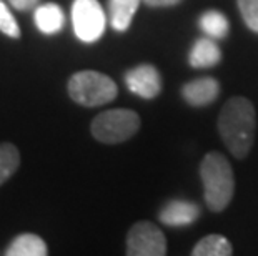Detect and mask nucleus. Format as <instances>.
Returning a JSON list of instances; mask_svg holds the SVG:
<instances>
[{"instance_id":"f257e3e1","label":"nucleus","mask_w":258,"mask_h":256,"mask_svg":"<svg viewBox=\"0 0 258 256\" xmlns=\"http://www.w3.org/2000/svg\"><path fill=\"white\" fill-rule=\"evenodd\" d=\"M218 132L230 153L237 158H245L253 146L256 132L253 103L245 97L230 99L218 117Z\"/></svg>"},{"instance_id":"f03ea898","label":"nucleus","mask_w":258,"mask_h":256,"mask_svg":"<svg viewBox=\"0 0 258 256\" xmlns=\"http://www.w3.org/2000/svg\"><path fill=\"white\" fill-rule=\"evenodd\" d=\"M203 197L212 211H223L235 192V177L230 161L218 151H210L200 163Z\"/></svg>"},{"instance_id":"7ed1b4c3","label":"nucleus","mask_w":258,"mask_h":256,"mask_svg":"<svg viewBox=\"0 0 258 256\" xmlns=\"http://www.w3.org/2000/svg\"><path fill=\"white\" fill-rule=\"evenodd\" d=\"M117 83L105 73L84 70L74 73L69 80V95L75 103L84 107H98L115 100Z\"/></svg>"},{"instance_id":"20e7f679","label":"nucleus","mask_w":258,"mask_h":256,"mask_svg":"<svg viewBox=\"0 0 258 256\" xmlns=\"http://www.w3.org/2000/svg\"><path fill=\"white\" fill-rule=\"evenodd\" d=\"M140 128V117L134 110L113 108L97 115L92 122V135L102 143H122Z\"/></svg>"},{"instance_id":"39448f33","label":"nucleus","mask_w":258,"mask_h":256,"mask_svg":"<svg viewBox=\"0 0 258 256\" xmlns=\"http://www.w3.org/2000/svg\"><path fill=\"white\" fill-rule=\"evenodd\" d=\"M72 24L79 40L85 43L97 42L105 32L107 15L98 0H74Z\"/></svg>"},{"instance_id":"423d86ee","label":"nucleus","mask_w":258,"mask_h":256,"mask_svg":"<svg viewBox=\"0 0 258 256\" xmlns=\"http://www.w3.org/2000/svg\"><path fill=\"white\" fill-rule=\"evenodd\" d=\"M127 254L163 256L167 254L165 235L150 221H139L130 228L127 236Z\"/></svg>"},{"instance_id":"0eeeda50","label":"nucleus","mask_w":258,"mask_h":256,"mask_svg":"<svg viewBox=\"0 0 258 256\" xmlns=\"http://www.w3.org/2000/svg\"><path fill=\"white\" fill-rule=\"evenodd\" d=\"M125 83L132 94L152 100L162 92V77L158 70L150 63L137 65L125 73Z\"/></svg>"},{"instance_id":"6e6552de","label":"nucleus","mask_w":258,"mask_h":256,"mask_svg":"<svg viewBox=\"0 0 258 256\" xmlns=\"http://www.w3.org/2000/svg\"><path fill=\"white\" fill-rule=\"evenodd\" d=\"M200 216V206L194 201L186 200H172L163 206L160 215L162 223L168 226H188L195 223Z\"/></svg>"},{"instance_id":"1a4fd4ad","label":"nucleus","mask_w":258,"mask_h":256,"mask_svg":"<svg viewBox=\"0 0 258 256\" xmlns=\"http://www.w3.org/2000/svg\"><path fill=\"white\" fill-rule=\"evenodd\" d=\"M220 94V83L212 77H202L191 80L183 85L182 95L188 105L194 107H205L217 100Z\"/></svg>"},{"instance_id":"9d476101","label":"nucleus","mask_w":258,"mask_h":256,"mask_svg":"<svg viewBox=\"0 0 258 256\" xmlns=\"http://www.w3.org/2000/svg\"><path fill=\"white\" fill-rule=\"evenodd\" d=\"M222 60V50L217 45L215 39L212 37H202L199 39L190 50L188 62L194 68H210L220 63Z\"/></svg>"},{"instance_id":"9b49d317","label":"nucleus","mask_w":258,"mask_h":256,"mask_svg":"<svg viewBox=\"0 0 258 256\" xmlns=\"http://www.w3.org/2000/svg\"><path fill=\"white\" fill-rule=\"evenodd\" d=\"M140 0H108V20L113 30L127 32L139 10Z\"/></svg>"},{"instance_id":"f8f14e48","label":"nucleus","mask_w":258,"mask_h":256,"mask_svg":"<svg viewBox=\"0 0 258 256\" xmlns=\"http://www.w3.org/2000/svg\"><path fill=\"white\" fill-rule=\"evenodd\" d=\"M34 20L37 29L45 35H53L63 29L65 24V15L63 10L60 5L57 4H45L40 5L35 14H34Z\"/></svg>"},{"instance_id":"ddd939ff","label":"nucleus","mask_w":258,"mask_h":256,"mask_svg":"<svg viewBox=\"0 0 258 256\" xmlns=\"http://www.w3.org/2000/svg\"><path fill=\"white\" fill-rule=\"evenodd\" d=\"M48 253L45 241L34 233H24L19 235L9 244L7 256H45Z\"/></svg>"},{"instance_id":"4468645a","label":"nucleus","mask_w":258,"mask_h":256,"mask_svg":"<svg viewBox=\"0 0 258 256\" xmlns=\"http://www.w3.org/2000/svg\"><path fill=\"white\" fill-rule=\"evenodd\" d=\"M194 256H230L233 254L232 243L223 235H208L195 244Z\"/></svg>"},{"instance_id":"2eb2a0df","label":"nucleus","mask_w":258,"mask_h":256,"mask_svg":"<svg viewBox=\"0 0 258 256\" xmlns=\"http://www.w3.org/2000/svg\"><path fill=\"white\" fill-rule=\"evenodd\" d=\"M200 29L203 34L212 37V39H225L230 32V25L227 17L220 12V10H207L200 17Z\"/></svg>"},{"instance_id":"dca6fc26","label":"nucleus","mask_w":258,"mask_h":256,"mask_svg":"<svg viewBox=\"0 0 258 256\" xmlns=\"http://www.w3.org/2000/svg\"><path fill=\"white\" fill-rule=\"evenodd\" d=\"M20 165V153L12 143H0V185L14 175Z\"/></svg>"},{"instance_id":"f3484780","label":"nucleus","mask_w":258,"mask_h":256,"mask_svg":"<svg viewBox=\"0 0 258 256\" xmlns=\"http://www.w3.org/2000/svg\"><path fill=\"white\" fill-rule=\"evenodd\" d=\"M0 32L7 37H12V39L20 37V27L9 7L4 4V0H0Z\"/></svg>"},{"instance_id":"a211bd4d","label":"nucleus","mask_w":258,"mask_h":256,"mask_svg":"<svg viewBox=\"0 0 258 256\" xmlns=\"http://www.w3.org/2000/svg\"><path fill=\"white\" fill-rule=\"evenodd\" d=\"M241 19L250 30L258 34V0H237Z\"/></svg>"},{"instance_id":"6ab92c4d","label":"nucleus","mask_w":258,"mask_h":256,"mask_svg":"<svg viewBox=\"0 0 258 256\" xmlns=\"http://www.w3.org/2000/svg\"><path fill=\"white\" fill-rule=\"evenodd\" d=\"M9 2L17 10H29L32 7H35L38 0H9Z\"/></svg>"},{"instance_id":"aec40b11","label":"nucleus","mask_w":258,"mask_h":256,"mask_svg":"<svg viewBox=\"0 0 258 256\" xmlns=\"http://www.w3.org/2000/svg\"><path fill=\"white\" fill-rule=\"evenodd\" d=\"M144 2L150 7H173V5H178L182 0H144Z\"/></svg>"}]
</instances>
